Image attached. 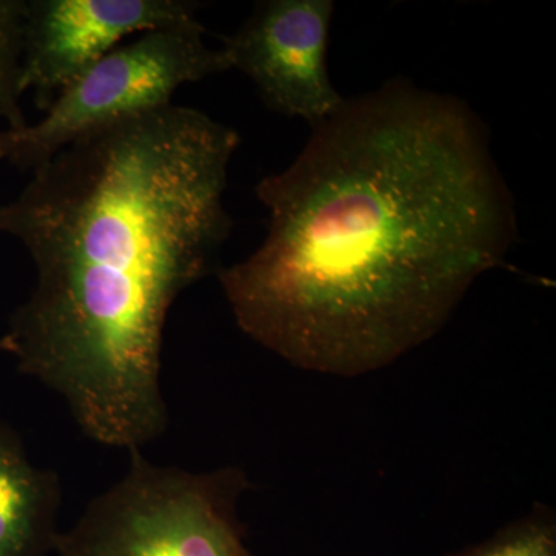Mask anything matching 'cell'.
<instances>
[{
  "label": "cell",
  "instance_id": "cell-1",
  "mask_svg": "<svg viewBox=\"0 0 556 556\" xmlns=\"http://www.w3.org/2000/svg\"><path fill=\"white\" fill-rule=\"evenodd\" d=\"M255 195L268 236L219 270L229 308L258 345L336 378L433 339L517 240L482 121L402 78L345 100Z\"/></svg>",
  "mask_w": 556,
  "mask_h": 556
},
{
  "label": "cell",
  "instance_id": "cell-2",
  "mask_svg": "<svg viewBox=\"0 0 556 556\" xmlns=\"http://www.w3.org/2000/svg\"><path fill=\"white\" fill-rule=\"evenodd\" d=\"M239 144L206 113L164 105L76 138L0 206V232L36 269L11 354L98 444L131 452L166 431L164 328L229 239Z\"/></svg>",
  "mask_w": 556,
  "mask_h": 556
},
{
  "label": "cell",
  "instance_id": "cell-3",
  "mask_svg": "<svg viewBox=\"0 0 556 556\" xmlns=\"http://www.w3.org/2000/svg\"><path fill=\"white\" fill-rule=\"evenodd\" d=\"M129 453L126 475L60 532L58 556H248L239 504L251 482L243 468L193 473Z\"/></svg>",
  "mask_w": 556,
  "mask_h": 556
},
{
  "label": "cell",
  "instance_id": "cell-4",
  "mask_svg": "<svg viewBox=\"0 0 556 556\" xmlns=\"http://www.w3.org/2000/svg\"><path fill=\"white\" fill-rule=\"evenodd\" d=\"M204 33L192 20L116 47L65 87L39 123L0 130V160L33 174L76 138L169 105L185 84L230 70L223 50L206 46Z\"/></svg>",
  "mask_w": 556,
  "mask_h": 556
},
{
  "label": "cell",
  "instance_id": "cell-5",
  "mask_svg": "<svg viewBox=\"0 0 556 556\" xmlns=\"http://www.w3.org/2000/svg\"><path fill=\"white\" fill-rule=\"evenodd\" d=\"M332 13L331 0L258 2L225 39L223 53L254 83L266 108L317 126L345 102L328 75Z\"/></svg>",
  "mask_w": 556,
  "mask_h": 556
},
{
  "label": "cell",
  "instance_id": "cell-6",
  "mask_svg": "<svg viewBox=\"0 0 556 556\" xmlns=\"http://www.w3.org/2000/svg\"><path fill=\"white\" fill-rule=\"evenodd\" d=\"M190 0H27L22 93L46 112L65 87L127 36L197 20Z\"/></svg>",
  "mask_w": 556,
  "mask_h": 556
},
{
  "label": "cell",
  "instance_id": "cell-7",
  "mask_svg": "<svg viewBox=\"0 0 556 556\" xmlns=\"http://www.w3.org/2000/svg\"><path fill=\"white\" fill-rule=\"evenodd\" d=\"M60 478L28 459L20 437L0 424V556H49L56 546Z\"/></svg>",
  "mask_w": 556,
  "mask_h": 556
},
{
  "label": "cell",
  "instance_id": "cell-8",
  "mask_svg": "<svg viewBox=\"0 0 556 556\" xmlns=\"http://www.w3.org/2000/svg\"><path fill=\"white\" fill-rule=\"evenodd\" d=\"M445 556H556L555 510L546 504H533L526 515L481 543Z\"/></svg>",
  "mask_w": 556,
  "mask_h": 556
},
{
  "label": "cell",
  "instance_id": "cell-9",
  "mask_svg": "<svg viewBox=\"0 0 556 556\" xmlns=\"http://www.w3.org/2000/svg\"><path fill=\"white\" fill-rule=\"evenodd\" d=\"M25 7L27 0H0V123L10 131L27 126L21 108Z\"/></svg>",
  "mask_w": 556,
  "mask_h": 556
},
{
  "label": "cell",
  "instance_id": "cell-10",
  "mask_svg": "<svg viewBox=\"0 0 556 556\" xmlns=\"http://www.w3.org/2000/svg\"><path fill=\"white\" fill-rule=\"evenodd\" d=\"M0 351H3V353H13V345H11L9 336H3V338H0Z\"/></svg>",
  "mask_w": 556,
  "mask_h": 556
},
{
  "label": "cell",
  "instance_id": "cell-11",
  "mask_svg": "<svg viewBox=\"0 0 556 556\" xmlns=\"http://www.w3.org/2000/svg\"><path fill=\"white\" fill-rule=\"evenodd\" d=\"M248 556H255L254 554H251V552H249Z\"/></svg>",
  "mask_w": 556,
  "mask_h": 556
}]
</instances>
